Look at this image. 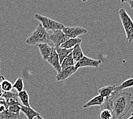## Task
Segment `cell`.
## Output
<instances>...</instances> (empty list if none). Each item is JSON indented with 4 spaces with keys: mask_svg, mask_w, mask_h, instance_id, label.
I'll return each mask as SVG.
<instances>
[{
    "mask_svg": "<svg viewBox=\"0 0 133 119\" xmlns=\"http://www.w3.org/2000/svg\"><path fill=\"white\" fill-rule=\"evenodd\" d=\"M131 94L124 92H114L109 97L115 119H122L133 106Z\"/></svg>",
    "mask_w": 133,
    "mask_h": 119,
    "instance_id": "cell-1",
    "label": "cell"
},
{
    "mask_svg": "<svg viewBox=\"0 0 133 119\" xmlns=\"http://www.w3.org/2000/svg\"><path fill=\"white\" fill-rule=\"evenodd\" d=\"M49 42V32L44 28L40 23L28 36L25 41L26 44L28 45H36L42 43L48 44Z\"/></svg>",
    "mask_w": 133,
    "mask_h": 119,
    "instance_id": "cell-2",
    "label": "cell"
},
{
    "mask_svg": "<svg viewBox=\"0 0 133 119\" xmlns=\"http://www.w3.org/2000/svg\"><path fill=\"white\" fill-rule=\"evenodd\" d=\"M35 18L39 21L41 25L45 29L46 31H54L56 30H62L64 25L59 22H57L52 19L47 17L40 15V14L36 13L35 15Z\"/></svg>",
    "mask_w": 133,
    "mask_h": 119,
    "instance_id": "cell-3",
    "label": "cell"
},
{
    "mask_svg": "<svg viewBox=\"0 0 133 119\" xmlns=\"http://www.w3.org/2000/svg\"><path fill=\"white\" fill-rule=\"evenodd\" d=\"M118 13L127 40L133 30V21L124 8H121L119 10Z\"/></svg>",
    "mask_w": 133,
    "mask_h": 119,
    "instance_id": "cell-4",
    "label": "cell"
},
{
    "mask_svg": "<svg viewBox=\"0 0 133 119\" xmlns=\"http://www.w3.org/2000/svg\"><path fill=\"white\" fill-rule=\"evenodd\" d=\"M98 119H115L111 107L109 98L105 99L98 113Z\"/></svg>",
    "mask_w": 133,
    "mask_h": 119,
    "instance_id": "cell-5",
    "label": "cell"
},
{
    "mask_svg": "<svg viewBox=\"0 0 133 119\" xmlns=\"http://www.w3.org/2000/svg\"><path fill=\"white\" fill-rule=\"evenodd\" d=\"M49 41L54 44L55 48L59 47L63 43L69 39L62 30H56L51 31V33L49 32Z\"/></svg>",
    "mask_w": 133,
    "mask_h": 119,
    "instance_id": "cell-6",
    "label": "cell"
},
{
    "mask_svg": "<svg viewBox=\"0 0 133 119\" xmlns=\"http://www.w3.org/2000/svg\"><path fill=\"white\" fill-rule=\"evenodd\" d=\"M102 63V61L101 60L93 59L90 57L84 56L75 64V66L77 69L83 67L99 68Z\"/></svg>",
    "mask_w": 133,
    "mask_h": 119,
    "instance_id": "cell-7",
    "label": "cell"
},
{
    "mask_svg": "<svg viewBox=\"0 0 133 119\" xmlns=\"http://www.w3.org/2000/svg\"><path fill=\"white\" fill-rule=\"evenodd\" d=\"M62 31L69 38H77L80 35L87 33L88 30L80 26H64Z\"/></svg>",
    "mask_w": 133,
    "mask_h": 119,
    "instance_id": "cell-8",
    "label": "cell"
},
{
    "mask_svg": "<svg viewBox=\"0 0 133 119\" xmlns=\"http://www.w3.org/2000/svg\"><path fill=\"white\" fill-rule=\"evenodd\" d=\"M77 70L78 69L76 68L75 65L62 69L59 73H57V74L56 76V81H60L65 80L74 74Z\"/></svg>",
    "mask_w": 133,
    "mask_h": 119,
    "instance_id": "cell-9",
    "label": "cell"
},
{
    "mask_svg": "<svg viewBox=\"0 0 133 119\" xmlns=\"http://www.w3.org/2000/svg\"><path fill=\"white\" fill-rule=\"evenodd\" d=\"M46 61L54 68L57 73H59L62 69L59 57L54 47H52V52L48 59L46 60Z\"/></svg>",
    "mask_w": 133,
    "mask_h": 119,
    "instance_id": "cell-10",
    "label": "cell"
},
{
    "mask_svg": "<svg viewBox=\"0 0 133 119\" xmlns=\"http://www.w3.org/2000/svg\"><path fill=\"white\" fill-rule=\"evenodd\" d=\"M37 46L42 59L46 61L51 53L52 47L50 46L48 43L39 44L37 45Z\"/></svg>",
    "mask_w": 133,
    "mask_h": 119,
    "instance_id": "cell-11",
    "label": "cell"
},
{
    "mask_svg": "<svg viewBox=\"0 0 133 119\" xmlns=\"http://www.w3.org/2000/svg\"><path fill=\"white\" fill-rule=\"evenodd\" d=\"M105 99L103 96L98 95L94 97V98L91 99L88 101L87 103L83 105V108H87L91 107H96V106H101L103 104Z\"/></svg>",
    "mask_w": 133,
    "mask_h": 119,
    "instance_id": "cell-12",
    "label": "cell"
},
{
    "mask_svg": "<svg viewBox=\"0 0 133 119\" xmlns=\"http://www.w3.org/2000/svg\"><path fill=\"white\" fill-rule=\"evenodd\" d=\"M21 112L26 116L28 119H34L35 117H37L38 116L40 115L39 113L36 111L31 107L24 106L22 104L21 106Z\"/></svg>",
    "mask_w": 133,
    "mask_h": 119,
    "instance_id": "cell-13",
    "label": "cell"
},
{
    "mask_svg": "<svg viewBox=\"0 0 133 119\" xmlns=\"http://www.w3.org/2000/svg\"><path fill=\"white\" fill-rule=\"evenodd\" d=\"M72 55L75 64L84 56L80 44H77L72 48Z\"/></svg>",
    "mask_w": 133,
    "mask_h": 119,
    "instance_id": "cell-14",
    "label": "cell"
},
{
    "mask_svg": "<svg viewBox=\"0 0 133 119\" xmlns=\"http://www.w3.org/2000/svg\"><path fill=\"white\" fill-rule=\"evenodd\" d=\"M82 40L80 38H69L60 46L61 48L66 49H72L77 44H81Z\"/></svg>",
    "mask_w": 133,
    "mask_h": 119,
    "instance_id": "cell-15",
    "label": "cell"
},
{
    "mask_svg": "<svg viewBox=\"0 0 133 119\" xmlns=\"http://www.w3.org/2000/svg\"><path fill=\"white\" fill-rule=\"evenodd\" d=\"M115 86L116 85H114L102 87L98 90L99 95L103 96L104 99L109 97L114 92V88Z\"/></svg>",
    "mask_w": 133,
    "mask_h": 119,
    "instance_id": "cell-16",
    "label": "cell"
},
{
    "mask_svg": "<svg viewBox=\"0 0 133 119\" xmlns=\"http://www.w3.org/2000/svg\"><path fill=\"white\" fill-rule=\"evenodd\" d=\"M55 50H56L58 57H59L60 64L61 65V64L63 62L64 59L68 54H70L71 53L72 51V49H66L61 48V47L59 46L58 47V48H55Z\"/></svg>",
    "mask_w": 133,
    "mask_h": 119,
    "instance_id": "cell-17",
    "label": "cell"
},
{
    "mask_svg": "<svg viewBox=\"0 0 133 119\" xmlns=\"http://www.w3.org/2000/svg\"><path fill=\"white\" fill-rule=\"evenodd\" d=\"M18 98L20 103L24 106L30 107L29 104V97L25 90H23L18 93Z\"/></svg>",
    "mask_w": 133,
    "mask_h": 119,
    "instance_id": "cell-18",
    "label": "cell"
},
{
    "mask_svg": "<svg viewBox=\"0 0 133 119\" xmlns=\"http://www.w3.org/2000/svg\"><path fill=\"white\" fill-rule=\"evenodd\" d=\"M131 87H133V78H130L124 81L118 86H115L114 88V92H120L124 89Z\"/></svg>",
    "mask_w": 133,
    "mask_h": 119,
    "instance_id": "cell-19",
    "label": "cell"
},
{
    "mask_svg": "<svg viewBox=\"0 0 133 119\" xmlns=\"http://www.w3.org/2000/svg\"><path fill=\"white\" fill-rule=\"evenodd\" d=\"M74 65H75V62H74L72 55V52H71L70 54H68V56H66L64 59L63 62H62V64H61V67H62V69H63V68H65L66 67H69V66H72Z\"/></svg>",
    "mask_w": 133,
    "mask_h": 119,
    "instance_id": "cell-20",
    "label": "cell"
},
{
    "mask_svg": "<svg viewBox=\"0 0 133 119\" xmlns=\"http://www.w3.org/2000/svg\"><path fill=\"white\" fill-rule=\"evenodd\" d=\"M0 85H1L2 90L5 92H9L13 89V84H12V82L7 80H5L3 76H2Z\"/></svg>",
    "mask_w": 133,
    "mask_h": 119,
    "instance_id": "cell-21",
    "label": "cell"
},
{
    "mask_svg": "<svg viewBox=\"0 0 133 119\" xmlns=\"http://www.w3.org/2000/svg\"><path fill=\"white\" fill-rule=\"evenodd\" d=\"M13 88L16 90L18 93L24 89V81L21 77H18L13 84Z\"/></svg>",
    "mask_w": 133,
    "mask_h": 119,
    "instance_id": "cell-22",
    "label": "cell"
},
{
    "mask_svg": "<svg viewBox=\"0 0 133 119\" xmlns=\"http://www.w3.org/2000/svg\"><path fill=\"white\" fill-rule=\"evenodd\" d=\"M2 99L4 100L5 101H7L8 100L11 99L19 100L18 98V92L15 93L12 92V91H9V92H4V94L2 96Z\"/></svg>",
    "mask_w": 133,
    "mask_h": 119,
    "instance_id": "cell-23",
    "label": "cell"
},
{
    "mask_svg": "<svg viewBox=\"0 0 133 119\" xmlns=\"http://www.w3.org/2000/svg\"><path fill=\"white\" fill-rule=\"evenodd\" d=\"M127 3H128V4L129 5L130 8L133 10V1H130L127 2Z\"/></svg>",
    "mask_w": 133,
    "mask_h": 119,
    "instance_id": "cell-24",
    "label": "cell"
},
{
    "mask_svg": "<svg viewBox=\"0 0 133 119\" xmlns=\"http://www.w3.org/2000/svg\"><path fill=\"white\" fill-rule=\"evenodd\" d=\"M130 1H133V0H121V2H122V3H124V2H128Z\"/></svg>",
    "mask_w": 133,
    "mask_h": 119,
    "instance_id": "cell-25",
    "label": "cell"
},
{
    "mask_svg": "<svg viewBox=\"0 0 133 119\" xmlns=\"http://www.w3.org/2000/svg\"><path fill=\"white\" fill-rule=\"evenodd\" d=\"M127 119H133V112L131 113V116H130V117H129V118H127Z\"/></svg>",
    "mask_w": 133,
    "mask_h": 119,
    "instance_id": "cell-26",
    "label": "cell"
},
{
    "mask_svg": "<svg viewBox=\"0 0 133 119\" xmlns=\"http://www.w3.org/2000/svg\"><path fill=\"white\" fill-rule=\"evenodd\" d=\"M37 119H44V118L43 117H41L40 115H39L37 117Z\"/></svg>",
    "mask_w": 133,
    "mask_h": 119,
    "instance_id": "cell-27",
    "label": "cell"
},
{
    "mask_svg": "<svg viewBox=\"0 0 133 119\" xmlns=\"http://www.w3.org/2000/svg\"><path fill=\"white\" fill-rule=\"evenodd\" d=\"M87 1V0H82V1L83 2H86Z\"/></svg>",
    "mask_w": 133,
    "mask_h": 119,
    "instance_id": "cell-28",
    "label": "cell"
},
{
    "mask_svg": "<svg viewBox=\"0 0 133 119\" xmlns=\"http://www.w3.org/2000/svg\"><path fill=\"white\" fill-rule=\"evenodd\" d=\"M0 63H1V59H0Z\"/></svg>",
    "mask_w": 133,
    "mask_h": 119,
    "instance_id": "cell-29",
    "label": "cell"
}]
</instances>
